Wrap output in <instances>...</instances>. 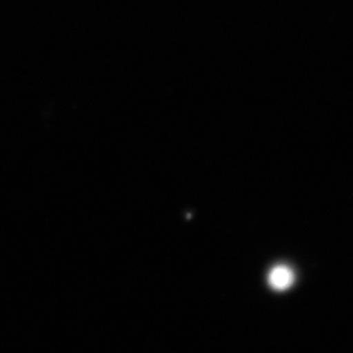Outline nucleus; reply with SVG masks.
Masks as SVG:
<instances>
[{
    "instance_id": "1",
    "label": "nucleus",
    "mask_w": 353,
    "mask_h": 353,
    "mask_svg": "<svg viewBox=\"0 0 353 353\" xmlns=\"http://www.w3.org/2000/svg\"><path fill=\"white\" fill-rule=\"evenodd\" d=\"M293 280L294 275L292 270L285 265L274 267L268 275V283L274 290H287L293 284Z\"/></svg>"
}]
</instances>
